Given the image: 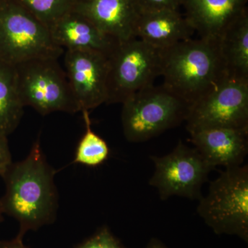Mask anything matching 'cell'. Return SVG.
<instances>
[{"mask_svg": "<svg viewBox=\"0 0 248 248\" xmlns=\"http://www.w3.org/2000/svg\"><path fill=\"white\" fill-rule=\"evenodd\" d=\"M7 135L0 131V177H3L13 164Z\"/></svg>", "mask_w": 248, "mask_h": 248, "instance_id": "7402d4cb", "label": "cell"}, {"mask_svg": "<svg viewBox=\"0 0 248 248\" xmlns=\"http://www.w3.org/2000/svg\"><path fill=\"white\" fill-rule=\"evenodd\" d=\"M145 248H169L167 247L162 242V241H160L159 239H156V238H153L150 240L149 242L147 244L146 247Z\"/></svg>", "mask_w": 248, "mask_h": 248, "instance_id": "cb8c5ba5", "label": "cell"}, {"mask_svg": "<svg viewBox=\"0 0 248 248\" xmlns=\"http://www.w3.org/2000/svg\"><path fill=\"white\" fill-rule=\"evenodd\" d=\"M108 60L107 104H122L161 76V50L138 37L119 42Z\"/></svg>", "mask_w": 248, "mask_h": 248, "instance_id": "8992f818", "label": "cell"}, {"mask_svg": "<svg viewBox=\"0 0 248 248\" xmlns=\"http://www.w3.org/2000/svg\"><path fill=\"white\" fill-rule=\"evenodd\" d=\"M189 133L201 129L248 130V81L226 78L189 108Z\"/></svg>", "mask_w": 248, "mask_h": 248, "instance_id": "9c48e42d", "label": "cell"}, {"mask_svg": "<svg viewBox=\"0 0 248 248\" xmlns=\"http://www.w3.org/2000/svg\"><path fill=\"white\" fill-rule=\"evenodd\" d=\"M73 9L117 42L136 38L141 12L138 0H76Z\"/></svg>", "mask_w": 248, "mask_h": 248, "instance_id": "8fae6325", "label": "cell"}, {"mask_svg": "<svg viewBox=\"0 0 248 248\" xmlns=\"http://www.w3.org/2000/svg\"><path fill=\"white\" fill-rule=\"evenodd\" d=\"M55 174L37 140L27 157L13 163L2 177L6 191L0 206L3 213L19 222L20 234L55 221L58 206Z\"/></svg>", "mask_w": 248, "mask_h": 248, "instance_id": "6da1fadb", "label": "cell"}, {"mask_svg": "<svg viewBox=\"0 0 248 248\" xmlns=\"http://www.w3.org/2000/svg\"><path fill=\"white\" fill-rule=\"evenodd\" d=\"M197 213L215 234L248 242V166L227 168L199 200Z\"/></svg>", "mask_w": 248, "mask_h": 248, "instance_id": "277c9868", "label": "cell"}, {"mask_svg": "<svg viewBox=\"0 0 248 248\" xmlns=\"http://www.w3.org/2000/svg\"><path fill=\"white\" fill-rule=\"evenodd\" d=\"M227 78L248 81V12L246 11L218 39Z\"/></svg>", "mask_w": 248, "mask_h": 248, "instance_id": "2e32d148", "label": "cell"}, {"mask_svg": "<svg viewBox=\"0 0 248 248\" xmlns=\"http://www.w3.org/2000/svg\"><path fill=\"white\" fill-rule=\"evenodd\" d=\"M141 11L179 10L184 0H138Z\"/></svg>", "mask_w": 248, "mask_h": 248, "instance_id": "44dd1931", "label": "cell"}, {"mask_svg": "<svg viewBox=\"0 0 248 248\" xmlns=\"http://www.w3.org/2000/svg\"><path fill=\"white\" fill-rule=\"evenodd\" d=\"M248 0H184V15L200 38L218 40L248 11Z\"/></svg>", "mask_w": 248, "mask_h": 248, "instance_id": "5bb4252c", "label": "cell"}, {"mask_svg": "<svg viewBox=\"0 0 248 248\" xmlns=\"http://www.w3.org/2000/svg\"><path fill=\"white\" fill-rule=\"evenodd\" d=\"M3 212L1 210V206H0V222L2 221L3 220Z\"/></svg>", "mask_w": 248, "mask_h": 248, "instance_id": "d4e9b609", "label": "cell"}, {"mask_svg": "<svg viewBox=\"0 0 248 248\" xmlns=\"http://www.w3.org/2000/svg\"><path fill=\"white\" fill-rule=\"evenodd\" d=\"M65 73L80 112L90 111L108 99V57L84 50H66Z\"/></svg>", "mask_w": 248, "mask_h": 248, "instance_id": "30bf717a", "label": "cell"}, {"mask_svg": "<svg viewBox=\"0 0 248 248\" xmlns=\"http://www.w3.org/2000/svg\"><path fill=\"white\" fill-rule=\"evenodd\" d=\"M122 105L124 135L133 143L148 141L185 122L190 107L163 84L135 93Z\"/></svg>", "mask_w": 248, "mask_h": 248, "instance_id": "3957f363", "label": "cell"}, {"mask_svg": "<svg viewBox=\"0 0 248 248\" xmlns=\"http://www.w3.org/2000/svg\"><path fill=\"white\" fill-rule=\"evenodd\" d=\"M195 31L179 10L141 11L136 37L159 50L192 38Z\"/></svg>", "mask_w": 248, "mask_h": 248, "instance_id": "9a60e30c", "label": "cell"}, {"mask_svg": "<svg viewBox=\"0 0 248 248\" xmlns=\"http://www.w3.org/2000/svg\"><path fill=\"white\" fill-rule=\"evenodd\" d=\"M48 28L74 9L76 0H15Z\"/></svg>", "mask_w": 248, "mask_h": 248, "instance_id": "d6986e66", "label": "cell"}, {"mask_svg": "<svg viewBox=\"0 0 248 248\" xmlns=\"http://www.w3.org/2000/svg\"><path fill=\"white\" fill-rule=\"evenodd\" d=\"M161 55L163 85L190 106L227 78L218 40L188 39Z\"/></svg>", "mask_w": 248, "mask_h": 248, "instance_id": "7a4b0ae2", "label": "cell"}, {"mask_svg": "<svg viewBox=\"0 0 248 248\" xmlns=\"http://www.w3.org/2000/svg\"><path fill=\"white\" fill-rule=\"evenodd\" d=\"M190 135L195 149L213 169L241 166L248 154V129L205 128Z\"/></svg>", "mask_w": 248, "mask_h": 248, "instance_id": "7c38bea8", "label": "cell"}, {"mask_svg": "<svg viewBox=\"0 0 248 248\" xmlns=\"http://www.w3.org/2000/svg\"><path fill=\"white\" fill-rule=\"evenodd\" d=\"M15 67L24 107L33 108L42 115L79 112L66 73L57 59H35Z\"/></svg>", "mask_w": 248, "mask_h": 248, "instance_id": "52a82bcc", "label": "cell"}, {"mask_svg": "<svg viewBox=\"0 0 248 248\" xmlns=\"http://www.w3.org/2000/svg\"><path fill=\"white\" fill-rule=\"evenodd\" d=\"M151 159L155 169L149 184L157 190L161 200L179 196L200 200L203 197L202 187L213 169L195 148L179 141L169 154Z\"/></svg>", "mask_w": 248, "mask_h": 248, "instance_id": "ba28073f", "label": "cell"}, {"mask_svg": "<svg viewBox=\"0 0 248 248\" xmlns=\"http://www.w3.org/2000/svg\"><path fill=\"white\" fill-rule=\"evenodd\" d=\"M24 234H19L15 239L11 241H1L0 240V248H29L23 243Z\"/></svg>", "mask_w": 248, "mask_h": 248, "instance_id": "603a6c76", "label": "cell"}, {"mask_svg": "<svg viewBox=\"0 0 248 248\" xmlns=\"http://www.w3.org/2000/svg\"><path fill=\"white\" fill-rule=\"evenodd\" d=\"M49 30L55 43L66 50L96 52L108 58L119 43L74 9L53 23Z\"/></svg>", "mask_w": 248, "mask_h": 248, "instance_id": "4fadbf2b", "label": "cell"}, {"mask_svg": "<svg viewBox=\"0 0 248 248\" xmlns=\"http://www.w3.org/2000/svg\"><path fill=\"white\" fill-rule=\"evenodd\" d=\"M76 248H127L111 232L108 227H102L93 236Z\"/></svg>", "mask_w": 248, "mask_h": 248, "instance_id": "ffe728a7", "label": "cell"}, {"mask_svg": "<svg viewBox=\"0 0 248 248\" xmlns=\"http://www.w3.org/2000/svg\"><path fill=\"white\" fill-rule=\"evenodd\" d=\"M63 53L46 24L15 0H0V60L16 66Z\"/></svg>", "mask_w": 248, "mask_h": 248, "instance_id": "5b68a950", "label": "cell"}, {"mask_svg": "<svg viewBox=\"0 0 248 248\" xmlns=\"http://www.w3.org/2000/svg\"><path fill=\"white\" fill-rule=\"evenodd\" d=\"M86 132L78 143L73 163L97 167L104 164L110 155V148L104 139L94 133L91 128L89 111H81Z\"/></svg>", "mask_w": 248, "mask_h": 248, "instance_id": "ac0fdd59", "label": "cell"}, {"mask_svg": "<svg viewBox=\"0 0 248 248\" xmlns=\"http://www.w3.org/2000/svg\"><path fill=\"white\" fill-rule=\"evenodd\" d=\"M16 67L0 60V131L14 133L24 114Z\"/></svg>", "mask_w": 248, "mask_h": 248, "instance_id": "e0dca14e", "label": "cell"}]
</instances>
